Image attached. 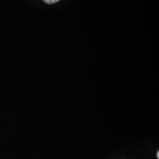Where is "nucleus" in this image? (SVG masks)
<instances>
[{"label": "nucleus", "mask_w": 159, "mask_h": 159, "mask_svg": "<svg viewBox=\"0 0 159 159\" xmlns=\"http://www.w3.org/2000/svg\"><path fill=\"white\" fill-rule=\"evenodd\" d=\"M43 1H44V2H45L47 4H52L56 3L58 1H59L60 0H43Z\"/></svg>", "instance_id": "1"}, {"label": "nucleus", "mask_w": 159, "mask_h": 159, "mask_svg": "<svg viewBox=\"0 0 159 159\" xmlns=\"http://www.w3.org/2000/svg\"><path fill=\"white\" fill-rule=\"evenodd\" d=\"M157 159H159V152H157Z\"/></svg>", "instance_id": "2"}]
</instances>
